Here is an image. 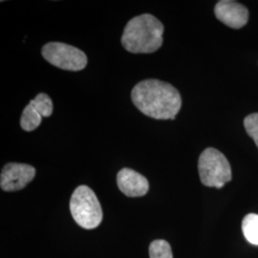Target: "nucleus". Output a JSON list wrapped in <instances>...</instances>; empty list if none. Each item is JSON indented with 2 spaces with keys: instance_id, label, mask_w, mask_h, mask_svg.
Segmentation results:
<instances>
[{
  "instance_id": "obj_1",
  "label": "nucleus",
  "mask_w": 258,
  "mask_h": 258,
  "mask_svg": "<svg viewBox=\"0 0 258 258\" xmlns=\"http://www.w3.org/2000/svg\"><path fill=\"white\" fill-rule=\"evenodd\" d=\"M131 99L143 114L156 120H174L182 106L181 95L174 86L153 79L137 83Z\"/></svg>"
},
{
  "instance_id": "obj_2",
  "label": "nucleus",
  "mask_w": 258,
  "mask_h": 258,
  "mask_svg": "<svg viewBox=\"0 0 258 258\" xmlns=\"http://www.w3.org/2000/svg\"><path fill=\"white\" fill-rule=\"evenodd\" d=\"M163 35V23L154 16L144 14L127 22L121 36V44L130 53H153L162 46Z\"/></svg>"
},
{
  "instance_id": "obj_3",
  "label": "nucleus",
  "mask_w": 258,
  "mask_h": 258,
  "mask_svg": "<svg viewBox=\"0 0 258 258\" xmlns=\"http://www.w3.org/2000/svg\"><path fill=\"white\" fill-rule=\"evenodd\" d=\"M70 212L76 223L83 229L93 230L102 223L101 204L87 185H80L75 189L70 200Z\"/></svg>"
},
{
  "instance_id": "obj_4",
  "label": "nucleus",
  "mask_w": 258,
  "mask_h": 258,
  "mask_svg": "<svg viewBox=\"0 0 258 258\" xmlns=\"http://www.w3.org/2000/svg\"><path fill=\"white\" fill-rule=\"evenodd\" d=\"M198 170L202 184L221 188L231 180L229 161L219 150L213 148L205 149L198 161Z\"/></svg>"
},
{
  "instance_id": "obj_5",
  "label": "nucleus",
  "mask_w": 258,
  "mask_h": 258,
  "mask_svg": "<svg viewBox=\"0 0 258 258\" xmlns=\"http://www.w3.org/2000/svg\"><path fill=\"white\" fill-rule=\"evenodd\" d=\"M41 54L49 63L66 71H81L87 65L84 52L62 42L47 43L42 47Z\"/></svg>"
},
{
  "instance_id": "obj_6",
  "label": "nucleus",
  "mask_w": 258,
  "mask_h": 258,
  "mask_svg": "<svg viewBox=\"0 0 258 258\" xmlns=\"http://www.w3.org/2000/svg\"><path fill=\"white\" fill-rule=\"evenodd\" d=\"M36 176V168L27 164L9 163L2 168L0 185L4 191H18L24 188Z\"/></svg>"
},
{
  "instance_id": "obj_7",
  "label": "nucleus",
  "mask_w": 258,
  "mask_h": 258,
  "mask_svg": "<svg viewBox=\"0 0 258 258\" xmlns=\"http://www.w3.org/2000/svg\"><path fill=\"white\" fill-rule=\"evenodd\" d=\"M216 18L224 24L233 29H239L245 26L249 19L248 9L236 1L222 0L214 8Z\"/></svg>"
},
{
  "instance_id": "obj_8",
  "label": "nucleus",
  "mask_w": 258,
  "mask_h": 258,
  "mask_svg": "<svg viewBox=\"0 0 258 258\" xmlns=\"http://www.w3.org/2000/svg\"><path fill=\"white\" fill-rule=\"evenodd\" d=\"M117 184L120 191L128 197H141L148 194L149 184L145 176L124 167L117 175Z\"/></svg>"
},
{
  "instance_id": "obj_9",
  "label": "nucleus",
  "mask_w": 258,
  "mask_h": 258,
  "mask_svg": "<svg viewBox=\"0 0 258 258\" xmlns=\"http://www.w3.org/2000/svg\"><path fill=\"white\" fill-rule=\"evenodd\" d=\"M42 118L43 117L29 102V104H27V106L22 112L21 119H20V126L23 130L28 131V132L33 131L39 126V124L41 123Z\"/></svg>"
},
{
  "instance_id": "obj_10",
  "label": "nucleus",
  "mask_w": 258,
  "mask_h": 258,
  "mask_svg": "<svg viewBox=\"0 0 258 258\" xmlns=\"http://www.w3.org/2000/svg\"><path fill=\"white\" fill-rule=\"evenodd\" d=\"M242 231L248 242L258 246V214L249 213L244 217Z\"/></svg>"
},
{
  "instance_id": "obj_11",
  "label": "nucleus",
  "mask_w": 258,
  "mask_h": 258,
  "mask_svg": "<svg viewBox=\"0 0 258 258\" xmlns=\"http://www.w3.org/2000/svg\"><path fill=\"white\" fill-rule=\"evenodd\" d=\"M30 103L44 118H48L53 113V102L45 93H39Z\"/></svg>"
},
{
  "instance_id": "obj_12",
  "label": "nucleus",
  "mask_w": 258,
  "mask_h": 258,
  "mask_svg": "<svg viewBox=\"0 0 258 258\" xmlns=\"http://www.w3.org/2000/svg\"><path fill=\"white\" fill-rule=\"evenodd\" d=\"M150 258H173L171 247L165 240H154L149 246Z\"/></svg>"
},
{
  "instance_id": "obj_13",
  "label": "nucleus",
  "mask_w": 258,
  "mask_h": 258,
  "mask_svg": "<svg viewBox=\"0 0 258 258\" xmlns=\"http://www.w3.org/2000/svg\"><path fill=\"white\" fill-rule=\"evenodd\" d=\"M244 125L248 135L252 138L258 148V113L247 116L244 120Z\"/></svg>"
}]
</instances>
